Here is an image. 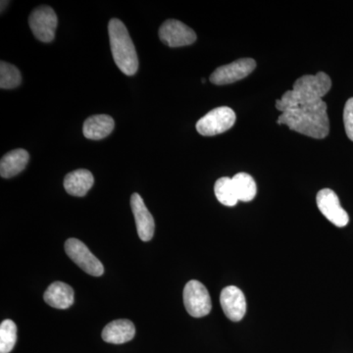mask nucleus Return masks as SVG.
Segmentation results:
<instances>
[{
    "instance_id": "nucleus-4",
    "label": "nucleus",
    "mask_w": 353,
    "mask_h": 353,
    "mask_svg": "<svg viewBox=\"0 0 353 353\" xmlns=\"http://www.w3.org/2000/svg\"><path fill=\"white\" fill-rule=\"evenodd\" d=\"M236 122L233 109L222 106L213 109L196 123V131L204 137H213L231 129Z\"/></svg>"
},
{
    "instance_id": "nucleus-6",
    "label": "nucleus",
    "mask_w": 353,
    "mask_h": 353,
    "mask_svg": "<svg viewBox=\"0 0 353 353\" xmlns=\"http://www.w3.org/2000/svg\"><path fill=\"white\" fill-rule=\"evenodd\" d=\"M32 34L43 43H51L55 38L58 24L57 13L50 6H41L32 11L29 18Z\"/></svg>"
},
{
    "instance_id": "nucleus-21",
    "label": "nucleus",
    "mask_w": 353,
    "mask_h": 353,
    "mask_svg": "<svg viewBox=\"0 0 353 353\" xmlns=\"http://www.w3.org/2000/svg\"><path fill=\"white\" fill-rule=\"evenodd\" d=\"M22 77L19 70L12 64L0 62V88L2 90H12L19 87Z\"/></svg>"
},
{
    "instance_id": "nucleus-2",
    "label": "nucleus",
    "mask_w": 353,
    "mask_h": 353,
    "mask_svg": "<svg viewBox=\"0 0 353 353\" xmlns=\"http://www.w3.org/2000/svg\"><path fill=\"white\" fill-rule=\"evenodd\" d=\"M331 88V78L324 72L301 77L294 82L292 90H288L282 99L276 101V108L283 113L299 106L316 103L322 101Z\"/></svg>"
},
{
    "instance_id": "nucleus-9",
    "label": "nucleus",
    "mask_w": 353,
    "mask_h": 353,
    "mask_svg": "<svg viewBox=\"0 0 353 353\" xmlns=\"http://www.w3.org/2000/svg\"><path fill=\"white\" fill-rule=\"evenodd\" d=\"M159 39L170 48L190 46L196 41L194 30L178 20H167L159 29Z\"/></svg>"
},
{
    "instance_id": "nucleus-19",
    "label": "nucleus",
    "mask_w": 353,
    "mask_h": 353,
    "mask_svg": "<svg viewBox=\"0 0 353 353\" xmlns=\"http://www.w3.org/2000/svg\"><path fill=\"white\" fill-rule=\"evenodd\" d=\"M215 196L218 201L224 205L232 206L238 203L239 199L236 196V190H234L233 181L228 176L220 178L214 185Z\"/></svg>"
},
{
    "instance_id": "nucleus-5",
    "label": "nucleus",
    "mask_w": 353,
    "mask_h": 353,
    "mask_svg": "<svg viewBox=\"0 0 353 353\" xmlns=\"http://www.w3.org/2000/svg\"><path fill=\"white\" fill-rule=\"evenodd\" d=\"M183 304L188 313L194 318L208 315L212 308L210 294L205 285L196 280H192L183 289Z\"/></svg>"
},
{
    "instance_id": "nucleus-7",
    "label": "nucleus",
    "mask_w": 353,
    "mask_h": 353,
    "mask_svg": "<svg viewBox=\"0 0 353 353\" xmlns=\"http://www.w3.org/2000/svg\"><path fill=\"white\" fill-rule=\"evenodd\" d=\"M65 252L85 273L94 277H99L103 274V265L82 241L77 239H69L65 243Z\"/></svg>"
},
{
    "instance_id": "nucleus-17",
    "label": "nucleus",
    "mask_w": 353,
    "mask_h": 353,
    "mask_svg": "<svg viewBox=\"0 0 353 353\" xmlns=\"http://www.w3.org/2000/svg\"><path fill=\"white\" fill-rule=\"evenodd\" d=\"M29 159V152L22 148L6 153L0 161V175L6 179L18 175L24 170Z\"/></svg>"
},
{
    "instance_id": "nucleus-10",
    "label": "nucleus",
    "mask_w": 353,
    "mask_h": 353,
    "mask_svg": "<svg viewBox=\"0 0 353 353\" xmlns=\"http://www.w3.org/2000/svg\"><path fill=\"white\" fill-rule=\"evenodd\" d=\"M318 208L323 215L336 227H345L350 222L347 211L341 208L340 199L334 190H320L316 197Z\"/></svg>"
},
{
    "instance_id": "nucleus-12",
    "label": "nucleus",
    "mask_w": 353,
    "mask_h": 353,
    "mask_svg": "<svg viewBox=\"0 0 353 353\" xmlns=\"http://www.w3.org/2000/svg\"><path fill=\"white\" fill-rule=\"evenodd\" d=\"M131 206L139 238L143 241H150L153 238L155 230L154 219L152 213L148 211L145 201L139 194H132Z\"/></svg>"
},
{
    "instance_id": "nucleus-13",
    "label": "nucleus",
    "mask_w": 353,
    "mask_h": 353,
    "mask_svg": "<svg viewBox=\"0 0 353 353\" xmlns=\"http://www.w3.org/2000/svg\"><path fill=\"white\" fill-rule=\"evenodd\" d=\"M136 334V327L134 323L126 319L115 320L109 323L102 331V339L104 341L113 345H122L132 341Z\"/></svg>"
},
{
    "instance_id": "nucleus-1",
    "label": "nucleus",
    "mask_w": 353,
    "mask_h": 353,
    "mask_svg": "<svg viewBox=\"0 0 353 353\" xmlns=\"http://www.w3.org/2000/svg\"><path fill=\"white\" fill-rule=\"evenodd\" d=\"M278 124L287 125L292 131L310 138H327L330 132V122L326 102L320 101L285 111L279 117Z\"/></svg>"
},
{
    "instance_id": "nucleus-11",
    "label": "nucleus",
    "mask_w": 353,
    "mask_h": 353,
    "mask_svg": "<svg viewBox=\"0 0 353 353\" xmlns=\"http://www.w3.org/2000/svg\"><path fill=\"white\" fill-rule=\"evenodd\" d=\"M220 303L225 315L231 321L239 322L245 317L246 301L245 294L239 288L229 285L221 292Z\"/></svg>"
},
{
    "instance_id": "nucleus-22",
    "label": "nucleus",
    "mask_w": 353,
    "mask_h": 353,
    "mask_svg": "<svg viewBox=\"0 0 353 353\" xmlns=\"http://www.w3.org/2000/svg\"><path fill=\"white\" fill-rule=\"evenodd\" d=\"M343 123L348 139L353 141V97L348 99L343 110Z\"/></svg>"
},
{
    "instance_id": "nucleus-18",
    "label": "nucleus",
    "mask_w": 353,
    "mask_h": 353,
    "mask_svg": "<svg viewBox=\"0 0 353 353\" xmlns=\"http://www.w3.org/2000/svg\"><path fill=\"white\" fill-rule=\"evenodd\" d=\"M239 201H252L257 194L256 183L252 176L246 173H239L232 179Z\"/></svg>"
},
{
    "instance_id": "nucleus-15",
    "label": "nucleus",
    "mask_w": 353,
    "mask_h": 353,
    "mask_svg": "<svg viewBox=\"0 0 353 353\" xmlns=\"http://www.w3.org/2000/svg\"><path fill=\"white\" fill-rule=\"evenodd\" d=\"M115 122L111 116L106 114L90 116L85 121L83 132L85 138L99 141L108 137L113 132Z\"/></svg>"
},
{
    "instance_id": "nucleus-3",
    "label": "nucleus",
    "mask_w": 353,
    "mask_h": 353,
    "mask_svg": "<svg viewBox=\"0 0 353 353\" xmlns=\"http://www.w3.org/2000/svg\"><path fill=\"white\" fill-rule=\"evenodd\" d=\"M109 39L114 61L127 76L138 72L139 58L126 26L119 19H111L108 24Z\"/></svg>"
},
{
    "instance_id": "nucleus-8",
    "label": "nucleus",
    "mask_w": 353,
    "mask_h": 353,
    "mask_svg": "<svg viewBox=\"0 0 353 353\" xmlns=\"http://www.w3.org/2000/svg\"><path fill=\"white\" fill-rule=\"evenodd\" d=\"M256 68V62L252 58H241L233 63L224 65L215 70L210 76V82L214 85H229L243 80Z\"/></svg>"
},
{
    "instance_id": "nucleus-14",
    "label": "nucleus",
    "mask_w": 353,
    "mask_h": 353,
    "mask_svg": "<svg viewBox=\"0 0 353 353\" xmlns=\"http://www.w3.org/2000/svg\"><path fill=\"white\" fill-rule=\"evenodd\" d=\"M44 301L53 308L67 309L73 305L75 294L69 285L55 282L48 288L43 294Z\"/></svg>"
},
{
    "instance_id": "nucleus-20",
    "label": "nucleus",
    "mask_w": 353,
    "mask_h": 353,
    "mask_svg": "<svg viewBox=\"0 0 353 353\" xmlns=\"http://www.w3.org/2000/svg\"><path fill=\"white\" fill-rule=\"evenodd\" d=\"M17 341V326L12 320H4L0 325V353L12 352Z\"/></svg>"
},
{
    "instance_id": "nucleus-16",
    "label": "nucleus",
    "mask_w": 353,
    "mask_h": 353,
    "mask_svg": "<svg viewBox=\"0 0 353 353\" xmlns=\"http://www.w3.org/2000/svg\"><path fill=\"white\" fill-rule=\"evenodd\" d=\"M92 174L85 169L71 172L64 179L65 190L73 196L82 197L88 194L94 185Z\"/></svg>"
}]
</instances>
